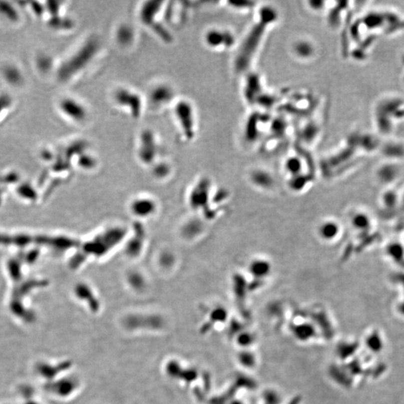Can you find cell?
<instances>
[{"label":"cell","mask_w":404,"mask_h":404,"mask_svg":"<svg viewBox=\"0 0 404 404\" xmlns=\"http://www.w3.org/2000/svg\"><path fill=\"white\" fill-rule=\"evenodd\" d=\"M278 18L279 13L273 6L262 5L258 9L253 23L237 47L234 59L236 73L248 72L267 36V31L277 22Z\"/></svg>","instance_id":"obj_1"},{"label":"cell","mask_w":404,"mask_h":404,"mask_svg":"<svg viewBox=\"0 0 404 404\" xmlns=\"http://www.w3.org/2000/svg\"><path fill=\"white\" fill-rule=\"evenodd\" d=\"M204 40L207 47L213 50L230 49L237 43L234 33L231 30L222 28H212L207 30Z\"/></svg>","instance_id":"obj_2"},{"label":"cell","mask_w":404,"mask_h":404,"mask_svg":"<svg viewBox=\"0 0 404 404\" xmlns=\"http://www.w3.org/2000/svg\"><path fill=\"white\" fill-rule=\"evenodd\" d=\"M175 115L184 136L189 140L193 139L196 133V118L191 104L187 101H181L175 108Z\"/></svg>","instance_id":"obj_3"},{"label":"cell","mask_w":404,"mask_h":404,"mask_svg":"<svg viewBox=\"0 0 404 404\" xmlns=\"http://www.w3.org/2000/svg\"><path fill=\"white\" fill-rule=\"evenodd\" d=\"M243 87V95L247 103L255 104L258 99L263 94L262 80L257 73H248Z\"/></svg>","instance_id":"obj_4"},{"label":"cell","mask_w":404,"mask_h":404,"mask_svg":"<svg viewBox=\"0 0 404 404\" xmlns=\"http://www.w3.org/2000/svg\"><path fill=\"white\" fill-rule=\"evenodd\" d=\"M291 49L294 56L303 61H308L315 55V45L308 39H299L293 43Z\"/></svg>","instance_id":"obj_5"},{"label":"cell","mask_w":404,"mask_h":404,"mask_svg":"<svg viewBox=\"0 0 404 404\" xmlns=\"http://www.w3.org/2000/svg\"><path fill=\"white\" fill-rule=\"evenodd\" d=\"M61 108L66 115H69L70 118H75L77 121H81L85 118L86 112L83 106L74 100L67 99L62 101Z\"/></svg>","instance_id":"obj_6"},{"label":"cell","mask_w":404,"mask_h":404,"mask_svg":"<svg viewBox=\"0 0 404 404\" xmlns=\"http://www.w3.org/2000/svg\"><path fill=\"white\" fill-rule=\"evenodd\" d=\"M52 393L59 397H67L71 394L76 388V382L70 379H63L58 381L55 384H52L50 387Z\"/></svg>","instance_id":"obj_7"},{"label":"cell","mask_w":404,"mask_h":404,"mask_svg":"<svg viewBox=\"0 0 404 404\" xmlns=\"http://www.w3.org/2000/svg\"><path fill=\"white\" fill-rule=\"evenodd\" d=\"M285 168L290 175H297L303 168L301 159L297 155L291 156L285 161Z\"/></svg>","instance_id":"obj_8"},{"label":"cell","mask_w":404,"mask_h":404,"mask_svg":"<svg viewBox=\"0 0 404 404\" xmlns=\"http://www.w3.org/2000/svg\"><path fill=\"white\" fill-rule=\"evenodd\" d=\"M336 230L337 228H336V225L327 222V223L324 224L320 228V234L324 238L330 239L334 237Z\"/></svg>","instance_id":"obj_9"},{"label":"cell","mask_w":404,"mask_h":404,"mask_svg":"<svg viewBox=\"0 0 404 404\" xmlns=\"http://www.w3.org/2000/svg\"><path fill=\"white\" fill-rule=\"evenodd\" d=\"M228 4H229L230 7L235 9V10H247L254 8L255 7L256 2L251 1H229Z\"/></svg>","instance_id":"obj_10"}]
</instances>
